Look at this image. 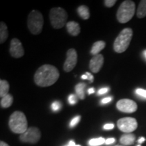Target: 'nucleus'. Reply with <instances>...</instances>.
Segmentation results:
<instances>
[{
  "mask_svg": "<svg viewBox=\"0 0 146 146\" xmlns=\"http://www.w3.org/2000/svg\"><path fill=\"white\" fill-rule=\"evenodd\" d=\"M87 74V76H88V80H89V81H90V83H92L93 81H94V76L92 75V74H91V73H89V72H86V74Z\"/></svg>",
  "mask_w": 146,
  "mask_h": 146,
  "instance_id": "obj_32",
  "label": "nucleus"
},
{
  "mask_svg": "<svg viewBox=\"0 0 146 146\" xmlns=\"http://www.w3.org/2000/svg\"><path fill=\"white\" fill-rule=\"evenodd\" d=\"M41 131L37 127H29L25 133L21 135L20 140L23 143H36L41 139Z\"/></svg>",
  "mask_w": 146,
  "mask_h": 146,
  "instance_id": "obj_7",
  "label": "nucleus"
},
{
  "mask_svg": "<svg viewBox=\"0 0 146 146\" xmlns=\"http://www.w3.org/2000/svg\"><path fill=\"white\" fill-rule=\"evenodd\" d=\"M106 140L103 137H98L91 139L88 142L89 146H100L104 144Z\"/></svg>",
  "mask_w": 146,
  "mask_h": 146,
  "instance_id": "obj_22",
  "label": "nucleus"
},
{
  "mask_svg": "<svg viewBox=\"0 0 146 146\" xmlns=\"http://www.w3.org/2000/svg\"><path fill=\"white\" fill-rule=\"evenodd\" d=\"M8 124L10 130L16 134H23L28 129L26 116L21 111H15L11 114Z\"/></svg>",
  "mask_w": 146,
  "mask_h": 146,
  "instance_id": "obj_2",
  "label": "nucleus"
},
{
  "mask_svg": "<svg viewBox=\"0 0 146 146\" xmlns=\"http://www.w3.org/2000/svg\"><path fill=\"white\" fill-rule=\"evenodd\" d=\"M62 107V104L60 101H55L52 104V106H51V108H52V110L54 112H58V111L60 110Z\"/></svg>",
  "mask_w": 146,
  "mask_h": 146,
  "instance_id": "obj_23",
  "label": "nucleus"
},
{
  "mask_svg": "<svg viewBox=\"0 0 146 146\" xmlns=\"http://www.w3.org/2000/svg\"><path fill=\"white\" fill-rule=\"evenodd\" d=\"M104 58L102 54H98L94 56L89 62V68L94 73H98L103 66Z\"/></svg>",
  "mask_w": 146,
  "mask_h": 146,
  "instance_id": "obj_12",
  "label": "nucleus"
},
{
  "mask_svg": "<svg viewBox=\"0 0 146 146\" xmlns=\"http://www.w3.org/2000/svg\"><path fill=\"white\" fill-rule=\"evenodd\" d=\"M86 87V83H80L76 85L74 89H75V92L76 96L78 98L81 100H84L85 98V88Z\"/></svg>",
  "mask_w": 146,
  "mask_h": 146,
  "instance_id": "obj_21",
  "label": "nucleus"
},
{
  "mask_svg": "<svg viewBox=\"0 0 146 146\" xmlns=\"http://www.w3.org/2000/svg\"><path fill=\"white\" fill-rule=\"evenodd\" d=\"M135 141V135L132 133H125L120 139V143L124 145H131Z\"/></svg>",
  "mask_w": 146,
  "mask_h": 146,
  "instance_id": "obj_14",
  "label": "nucleus"
},
{
  "mask_svg": "<svg viewBox=\"0 0 146 146\" xmlns=\"http://www.w3.org/2000/svg\"><path fill=\"white\" fill-rule=\"evenodd\" d=\"M66 27L67 31L72 36H77L81 33V27L79 24L75 21L68 22Z\"/></svg>",
  "mask_w": 146,
  "mask_h": 146,
  "instance_id": "obj_13",
  "label": "nucleus"
},
{
  "mask_svg": "<svg viewBox=\"0 0 146 146\" xmlns=\"http://www.w3.org/2000/svg\"><path fill=\"white\" fill-rule=\"evenodd\" d=\"M116 146H124V145H116Z\"/></svg>",
  "mask_w": 146,
  "mask_h": 146,
  "instance_id": "obj_40",
  "label": "nucleus"
},
{
  "mask_svg": "<svg viewBox=\"0 0 146 146\" xmlns=\"http://www.w3.org/2000/svg\"><path fill=\"white\" fill-rule=\"evenodd\" d=\"M66 146H81L80 145H76V144L75 143V142H74V141H72V140H71V141H69L68 144Z\"/></svg>",
  "mask_w": 146,
  "mask_h": 146,
  "instance_id": "obj_33",
  "label": "nucleus"
},
{
  "mask_svg": "<svg viewBox=\"0 0 146 146\" xmlns=\"http://www.w3.org/2000/svg\"><path fill=\"white\" fill-rule=\"evenodd\" d=\"M50 23L53 28L60 29L64 27L67 24L68 14L62 8H53L50 11Z\"/></svg>",
  "mask_w": 146,
  "mask_h": 146,
  "instance_id": "obj_5",
  "label": "nucleus"
},
{
  "mask_svg": "<svg viewBox=\"0 0 146 146\" xmlns=\"http://www.w3.org/2000/svg\"><path fill=\"white\" fill-rule=\"evenodd\" d=\"M117 127L122 132L131 133L136 130L138 127V124L135 118L125 117L118 120Z\"/></svg>",
  "mask_w": 146,
  "mask_h": 146,
  "instance_id": "obj_8",
  "label": "nucleus"
},
{
  "mask_svg": "<svg viewBox=\"0 0 146 146\" xmlns=\"http://www.w3.org/2000/svg\"><path fill=\"white\" fill-rule=\"evenodd\" d=\"M114 127V125L112 123H108L106 124V125L104 126V129L105 130H111V129H113Z\"/></svg>",
  "mask_w": 146,
  "mask_h": 146,
  "instance_id": "obj_29",
  "label": "nucleus"
},
{
  "mask_svg": "<svg viewBox=\"0 0 146 146\" xmlns=\"http://www.w3.org/2000/svg\"><path fill=\"white\" fill-rule=\"evenodd\" d=\"M135 12V3L131 0L124 1L120 5L116 13V18L120 23H127L130 21Z\"/></svg>",
  "mask_w": 146,
  "mask_h": 146,
  "instance_id": "obj_4",
  "label": "nucleus"
},
{
  "mask_svg": "<svg viewBox=\"0 0 146 146\" xmlns=\"http://www.w3.org/2000/svg\"><path fill=\"white\" fill-rule=\"evenodd\" d=\"M0 146H9V145L8 144H7L5 142L1 141V142H0Z\"/></svg>",
  "mask_w": 146,
  "mask_h": 146,
  "instance_id": "obj_36",
  "label": "nucleus"
},
{
  "mask_svg": "<svg viewBox=\"0 0 146 146\" xmlns=\"http://www.w3.org/2000/svg\"><path fill=\"white\" fill-rule=\"evenodd\" d=\"M8 38V31L6 25L1 22L0 23V43L2 44Z\"/></svg>",
  "mask_w": 146,
  "mask_h": 146,
  "instance_id": "obj_16",
  "label": "nucleus"
},
{
  "mask_svg": "<svg viewBox=\"0 0 146 146\" xmlns=\"http://www.w3.org/2000/svg\"><path fill=\"white\" fill-rule=\"evenodd\" d=\"M145 141V137H140L139 139L137 140V142H138V143H139L140 145H141V144L142 143H143L144 141Z\"/></svg>",
  "mask_w": 146,
  "mask_h": 146,
  "instance_id": "obj_34",
  "label": "nucleus"
},
{
  "mask_svg": "<svg viewBox=\"0 0 146 146\" xmlns=\"http://www.w3.org/2000/svg\"><path fill=\"white\" fill-rule=\"evenodd\" d=\"M133 35V30L131 28H125L122 30L114 42L113 47L115 52L118 54L125 52L130 45Z\"/></svg>",
  "mask_w": 146,
  "mask_h": 146,
  "instance_id": "obj_3",
  "label": "nucleus"
},
{
  "mask_svg": "<svg viewBox=\"0 0 146 146\" xmlns=\"http://www.w3.org/2000/svg\"><path fill=\"white\" fill-rule=\"evenodd\" d=\"M14 98L11 94H8L7 96L1 98V102H0V104H1V107L3 108H8L10 107L13 104Z\"/></svg>",
  "mask_w": 146,
  "mask_h": 146,
  "instance_id": "obj_19",
  "label": "nucleus"
},
{
  "mask_svg": "<svg viewBox=\"0 0 146 146\" xmlns=\"http://www.w3.org/2000/svg\"><path fill=\"white\" fill-rule=\"evenodd\" d=\"M43 23V16L41 12L38 10H32L28 16V25L29 30L33 35H36L42 32Z\"/></svg>",
  "mask_w": 146,
  "mask_h": 146,
  "instance_id": "obj_6",
  "label": "nucleus"
},
{
  "mask_svg": "<svg viewBox=\"0 0 146 146\" xmlns=\"http://www.w3.org/2000/svg\"><path fill=\"white\" fill-rule=\"evenodd\" d=\"M60 72L56 67L50 64L40 66L34 75V81L37 86L41 87L53 85L58 81Z\"/></svg>",
  "mask_w": 146,
  "mask_h": 146,
  "instance_id": "obj_1",
  "label": "nucleus"
},
{
  "mask_svg": "<svg viewBox=\"0 0 146 146\" xmlns=\"http://www.w3.org/2000/svg\"><path fill=\"white\" fill-rule=\"evenodd\" d=\"M9 89H10V84L6 80L0 81V97L1 98L9 94Z\"/></svg>",
  "mask_w": 146,
  "mask_h": 146,
  "instance_id": "obj_18",
  "label": "nucleus"
},
{
  "mask_svg": "<svg viewBox=\"0 0 146 146\" xmlns=\"http://www.w3.org/2000/svg\"><path fill=\"white\" fill-rule=\"evenodd\" d=\"M112 97H107V98H105L102 100L101 104H108L109 103V102H110L112 101Z\"/></svg>",
  "mask_w": 146,
  "mask_h": 146,
  "instance_id": "obj_28",
  "label": "nucleus"
},
{
  "mask_svg": "<svg viewBox=\"0 0 146 146\" xmlns=\"http://www.w3.org/2000/svg\"><path fill=\"white\" fill-rule=\"evenodd\" d=\"M116 3V0H106L104 1V5L108 8H111V7L114 6Z\"/></svg>",
  "mask_w": 146,
  "mask_h": 146,
  "instance_id": "obj_27",
  "label": "nucleus"
},
{
  "mask_svg": "<svg viewBox=\"0 0 146 146\" xmlns=\"http://www.w3.org/2000/svg\"><path fill=\"white\" fill-rule=\"evenodd\" d=\"M87 91H88L89 94H94V93H95V89H94V88H93V87H91V88H89Z\"/></svg>",
  "mask_w": 146,
  "mask_h": 146,
  "instance_id": "obj_35",
  "label": "nucleus"
},
{
  "mask_svg": "<svg viewBox=\"0 0 146 146\" xmlns=\"http://www.w3.org/2000/svg\"><path fill=\"white\" fill-rule=\"evenodd\" d=\"M135 94L143 99H146V90L143 89L138 88L135 90Z\"/></svg>",
  "mask_w": 146,
  "mask_h": 146,
  "instance_id": "obj_25",
  "label": "nucleus"
},
{
  "mask_svg": "<svg viewBox=\"0 0 146 146\" xmlns=\"http://www.w3.org/2000/svg\"><path fill=\"white\" fill-rule=\"evenodd\" d=\"M109 89L107 88V87H104V88H102L100 89L99 91H98V95H103L106 94V93H107Z\"/></svg>",
  "mask_w": 146,
  "mask_h": 146,
  "instance_id": "obj_30",
  "label": "nucleus"
},
{
  "mask_svg": "<svg viewBox=\"0 0 146 146\" xmlns=\"http://www.w3.org/2000/svg\"><path fill=\"white\" fill-rule=\"evenodd\" d=\"M105 47L106 43L104 41H98L95 42L91 49V54L94 55V56L100 54V52L102 50H104Z\"/></svg>",
  "mask_w": 146,
  "mask_h": 146,
  "instance_id": "obj_15",
  "label": "nucleus"
},
{
  "mask_svg": "<svg viewBox=\"0 0 146 146\" xmlns=\"http://www.w3.org/2000/svg\"><path fill=\"white\" fill-rule=\"evenodd\" d=\"M137 16L143 18L146 16V0H141L137 10Z\"/></svg>",
  "mask_w": 146,
  "mask_h": 146,
  "instance_id": "obj_20",
  "label": "nucleus"
},
{
  "mask_svg": "<svg viewBox=\"0 0 146 146\" xmlns=\"http://www.w3.org/2000/svg\"><path fill=\"white\" fill-rule=\"evenodd\" d=\"M77 13L80 17L83 20H87L90 17V12L87 5H80L77 8Z\"/></svg>",
  "mask_w": 146,
  "mask_h": 146,
  "instance_id": "obj_17",
  "label": "nucleus"
},
{
  "mask_svg": "<svg viewBox=\"0 0 146 146\" xmlns=\"http://www.w3.org/2000/svg\"><path fill=\"white\" fill-rule=\"evenodd\" d=\"M115 141H116V139L114 138H108L106 140L105 144H106V145H110V144L114 143Z\"/></svg>",
  "mask_w": 146,
  "mask_h": 146,
  "instance_id": "obj_31",
  "label": "nucleus"
},
{
  "mask_svg": "<svg viewBox=\"0 0 146 146\" xmlns=\"http://www.w3.org/2000/svg\"><path fill=\"white\" fill-rule=\"evenodd\" d=\"M78 55L74 49L71 48L66 52V59L64 64L63 68L65 72H69L72 71L77 64Z\"/></svg>",
  "mask_w": 146,
  "mask_h": 146,
  "instance_id": "obj_9",
  "label": "nucleus"
},
{
  "mask_svg": "<svg viewBox=\"0 0 146 146\" xmlns=\"http://www.w3.org/2000/svg\"><path fill=\"white\" fill-rule=\"evenodd\" d=\"M137 146H141V145H140V144H139V145H137Z\"/></svg>",
  "mask_w": 146,
  "mask_h": 146,
  "instance_id": "obj_39",
  "label": "nucleus"
},
{
  "mask_svg": "<svg viewBox=\"0 0 146 146\" xmlns=\"http://www.w3.org/2000/svg\"><path fill=\"white\" fill-rule=\"evenodd\" d=\"M82 79H88V76L87 74H83V75L81 76Z\"/></svg>",
  "mask_w": 146,
  "mask_h": 146,
  "instance_id": "obj_37",
  "label": "nucleus"
},
{
  "mask_svg": "<svg viewBox=\"0 0 146 146\" xmlns=\"http://www.w3.org/2000/svg\"><path fill=\"white\" fill-rule=\"evenodd\" d=\"M77 98H78V96H76V95L70 94V96H68V101L69 102V104H70V105L75 104L78 101Z\"/></svg>",
  "mask_w": 146,
  "mask_h": 146,
  "instance_id": "obj_26",
  "label": "nucleus"
},
{
  "mask_svg": "<svg viewBox=\"0 0 146 146\" xmlns=\"http://www.w3.org/2000/svg\"><path fill=\"white\" fill-rule=\"evenodd\" d=\"M10 54L14 58H22L25 55L23 44L19 39L14 38L11 40L10 47Z\"/></svg>",
  "mask_w": 146,
  "mask_h": 146,
  "instance_id": "obj_11",
  "label": "nucleus"
},
{
  "mask_svg": "<svg viewBox=\"0 0 146 146\" xmlns=\"http://www.w3.org/2000/svg\"><path fill=\"white\" fill-rule=\"evenodd\" d=\"M81 120V116H76L75 117L73 118L72 120H71L70 123V128H74L75 126H76L78 124V123Z\"/></svg>",
  "mask_w": 146,
  "mask_h": 146,
  "instance_id": "obj_24",
  "label": "nucleus"
},
{
  "mask_svg": "<svg viewBox=\"0 0 146 146\" xmlns=\"http://www.w3.org/2000/svg\"><path fill=\"white\" fill-rule=\"evenodd\" d=\"M116 108L122 112L133 113L137 110V105L133 100L122 99L116 103Z\"/></svg>",
  "mask_w": 146,
  "mask_h": 146,
  "instance_id": "obj_10",
  "label": "nucleus"
},
{
  "mask_svg": "<svg viewBox=\"0 0 146 146\" xmlns=\"http://www.w3.org/2000/svg\"><path fill=\"white\" fill-rule=\"evenodd\" d=\"M143 56L144 58H145V60H146V50H143Z\"/></svg>",
  "mask_w": 146,
  "mask_h": 146,
  "instance_id": "obj_38",
  "label": "nucleus"
}]
</instances>
